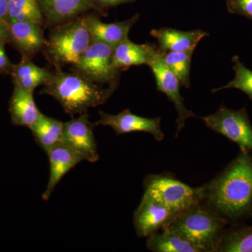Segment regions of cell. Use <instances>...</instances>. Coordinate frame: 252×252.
Returning a JSON list of instances; mask_svg holds the SVG:
<instances>
[{
	"label": "cell",
	"instance_id": "1",
	"mask_svg": "<svg viewBox=\"0 0 252 252\" xmlns=\"http://www.w3.org/2000/svg\"><path fill=\"white\" fill-rule=\"evenodd\" d=\"M201 203L228 222L252 216V155L240 152L223 172L200 187Z\"/></svg>",
	"mask_w": 252,
	"mask_h": 252
},
{
	"label": "cell",
	"instance_id": "2",
	"mask_svg": "<svg viewBox=\"0 0 252 252\" xmlns=\"http://www.w3.org/2000/svg\"><path fill=\"white\" fill-rule=\"evenodd\" d=\"M40 94H49L62 106L66 114L73 116L86 114L88 109L107 102L117 88H107L74 72L57 69L44 84Z\"/></svg>",
	"mask_w": 252,
	"mask_h": 252
},
{
	"label": "cell",
	"instance_id": "3",
	"mask_svg": "<svg viewBox=\"0 0 252 252\" xmlns=\"http://www.w3.org/2000/svg\"><path fill=\"white\" fill-rule=\"evenodd\" d=\"M228 223L200 203L181 212L163 228L180 235L200 252H215Z\"/></svg>",
	"mask_w": 252,
	"mask_h": 252
},
{
	"label": "cell",
	"instance_id": "4",
	"mask_svg": "<svg viewBox=\"0 0 252 252\" xmlns=\"http://www.w3.org/2000/svg\"><path fill=\"white\" fill-rule=\"evenodd\" d=\"M86 14L53 27L44 51L57 69L76 64L92 43Z\"/></svg>",
	"mask_w": 252,
	"mask_h": 252
},
{
	"label": "cell",
	"instance_id": "5",
	"mask_svg": "<svg viewBox=\"0 0 252 252\" xmlns=\"http://www.w3.org/2000/svg\"><path fill=\"white\" fill-rule=\"evenodd\" d=\"M144 193L177 215L201 203L200 188H193L168 174L147 176Z\"/></svg>",
	"mask_w": 252,
	"mask_h": 252
},
{
	"label": "cell",
	"instance_id": "6",
	"mask_svg": "<svg viewBox=\"0 0 252 252\" xmlns=\"http://www.w3.org/2000/svg\"><path fill=\"white\" fill-rule=\"evenodd\" d=\"M113 46L93 41L79 61L73 64L72 72L96 84L118 88L121 71L113 64Z\"/></svg>",
	"mask_w": 252,
	"mask_h": 252
},
{
	"label": "cell",
	"instance_id": "7",
	"mask_svg": "<svg viewBox=\"0 0 252 252\" xmlns=\"http://www.w3.org/2000/svg\"><path fill=\"white\" fill-rule=\"evenodd\" d=\"M200 118L207 127L238 144L240 152L252 155V126L246 109L221 105L214 114Z\"/></svg>",
	"mask_w": 252,
	"mask_h": 252
},
{
	"label": "cell",
	"instance_id": "8",
	"mask_svg": "<svg viewBox=\"0 0 252 252\" xmlns=\"http://www.w3.org/2000/svg\"><path fill=\"white\" fill-rule=\"evenodd\" d=\"M147 65L150 67L155 77L157 89L166 94L168 99L175 104L178 113L177 119V129L176 137L185 126L186 121L189 118L197 117L191 110L186 107L185 99L180 94L181 83L178 78L169 69L162 59L161 54L154 46L149 56Z\"/></svg>",
	"mask_w": 252,
	"mask_h": 252
},
{
	"label": "cell",
	"instance_id": "9",
	"mask_svg": "<svg viewBox=\"0 0 252 252\" xmlns=\"http://www.w3.org/2000/svg\"><path fill=\"white\" fill-rule=\"evenodd\" d=\"M94 124L89 121L88 114L64 123L63 144L72 149L91 162L99 159L97 144L94 134Z\"/></svg>",
	"mask_w": 252,
	"mask_h": 252
},
{
	"label": "cell",
	"instance_id": "10",
	"mask_svg": "<svg viewBox=\"0 0 252 252\" xmlns=\"http://www.w3.org/2000/svg\"><path fill=\"white\" fill-rule=\"evenodd\" d=\"M99 119L94 126H109L117 135L132 132H148L156 140L160 142L165 135L160 127V118H145L132 114L126 109L117 114H109L99 111Z\"/></svg>",
	"mask_w": 252,
	"mask_h": 252
},
{
	"label": "cell",
	"instance_id": "11",
	"mask_svg": "<svg viewBox=\"0 0 252 252\" xmlns=\"http://www.w3.org/2000/svg\"><path fill=\"white\" fill-rule=\"evenodd\" d=\"M177 214L144 194L133 215V224L140 238H148L172 221Z\"/></svg>",
	"mask_w": 252,
	"mask_h": 252
},
{
	"label": "cell",
	"instance_id": "12",
	"mask_svg": "<svg viewBox=\"0 0 252 252\" xmlns=\"http://www.w3.org/2000/svg\"><path fill=\"white\" fill-rule=\"evenodd\" d=\"M44 25L54 27L95 11L94 0H38Z\"/></svg>",
	"mask_w": 252,
	"mask_h": 252
},
{
	"label": "cell",
	"instance_id": "13",
	"mask_svg": "<svg viewBox=\"0 0 252 252\" xmlns=\"http://www.w3.org/2000/svg\"><path fill=\"white\" fill-rule=\"evenodd\" d=\"M151 35L158 41V50L160 52H185L193 51L198 43L208 33L201 30L181 31L170 28L154 29Z\"/></svg>",
	"mask_w": 252,
	"mask_h": 252
},
{
	"label": "cell",
	"instance_id": "14",
	"mask_svg": "<svg viewBox=\"0 0 252 252\" xmlns=\"http://www.w3.org/2000/svg\"><path fill=\"white\" fill-rule=\"evenodd\" d=\"M139 18L140 14H136L126 21L107 23L102 22L95 15L86 14V23L92 40L104 43L113 47L128 39L130 29Z\"/></svg>",
	"mask_w": 252,
	"mask_h": 252
},
{
	"label": "cell",
	"instance_id": "15",
	"mask_svg": "<svg viewBox=\"0 0 252 252\" xmlns=\"http://www.w3.org/2000/svg\"><path fill=\"white\" fill-rule=\"evenodd\" d=\"M9 39L23 54L31 59L45 49L47 39L44 37L41 26L31 22L9 23Z\"/></svg>",
	"mask_w": 252,
	"mask_h": 252
},
{
	"label": "cell",
	"instance_id": "16",
	"mask_svg": "<svg viewBox=\"0 0 252 252\" xmlns=\"http://www.w3.org/2000/svg\"><path fill=\"white\" fill-rule=\"evenodd\" d=\"M47 155L49 160L50 175L47 187L42 194L44 200H49L56 186L69 170L84 160L80 154L63 144L51 149Z\"/></svg>",
	"mask_w": 252,
	"mask_h": 252
},
{
	"label": "cell",
	"instance_id": "17",
	"mask_svg": "<svg viewBox=\"0 0 252 252\" xmlns=\"http://www.w3.org/2000/svg\"><path fill=\"white\" fill-rule=\"evenodd\" d=\"M155 44H138L127 39L114 47L113 64L119 70H126L132 66L148 64L149 56Z\"/></svg>",
	"mask_w": 252,
	"mask_h": 252
},
{
	"label": "cell",
	"instance_id": "18",
	"mask_svg": "<svg viewBox=\"0 0 252 252\" xmlns=\"http://www.w3.org/2000/svg\"><path fill=\"white\" fill-rule=\"evenodd\" d=\"M10 112L15 124L29 128L37 122L42 114L36 107L33 93L16 84L10 103Z\"/></svg>",
	"mask_w": 252,
	"mask_h": 252
},
{
	"label": "cell",
	"instance_id": "19",
	"mask_svg": "<svg viewBox=\"0 0 252 252\" xmlns=\"http://www.w3.org/2000/svg\"><path fill=\"white\" fill-rule=\"evenodd\" d=\"M14 84L29 92L33 93L36 87L47 82L52 75V72L46 68L39 67L26 57L14 65L11 69Z\"/></svg>",
	"mask_w": 252,
	"mask_h": 252
},
{
	"label": "cell",
	"instance_id": "20",
	"mask_svg": "<svg viewBox=\"0 0 252 252\" xmlns=\"http://www.w3.org/2000/svg\"><path fill=\"white\" fill-rule=\"evenodd\" d=\"M64 123L41 114L35 124L30 127L36 143L46 154L63 144Z\"/></svg>",
	"mask_w": 252,
	"mask_h": 252
},
{
	"label": "cell",
	"instance_id": "21",
	"mask_svg": "<svg viewBox=\"0 0 252 252\" xmlns=\"http://www.w3.org/2000/svg\"><path fill=\"white\" fill-rule=\"evenodd\" d=\"M162 233H154L147 238V248L154 252H200L180 235L162 228Z\"/></svg>",
	"mask_w": 252,
	"mask_h": 252
},
{
	"label": "cell",
	"instance_id": "22",
	"mask_svg": "<svg viewBox=\"0 0 252 252\" xmlns=\"http://www.w3.org/2000/svg\"><path fill=\"white\" fill-rule=\"evenodd\" d=\"M217 252H252V225L235 223L225 230Z\"/></svg>",
	"mask_w": 252,
	"mask_h": 252
},
{
	"label": "cell",
	"instance_id": "23",
	"mask_svg": "<svg viewBox=\"0 0 252 252\" xmlns=\"http://www.w3.org/2000/svg\"><path fill=\"white\" fill-rule=\"evenodd\" d=\"M7 22H31L44 26L38 0H8Z\"/></svg>",
	"mask_w": 252,
	"mask_h": 252
},
{
	"label": "cell",
	"instance_id": "24",
	"mask_svg": "<svg viewBox=\"0 0 252 252\" xmlns=\"http://www.w3.org/2000/svg\"><path fill=\"white\" fill-rule=\"evenodd\" d=\"M162 59L169 69L175 74L181 85L189 89L190 86V72L193 51L161 53Z\"/></svg>",
	"mask_w": 252,
	"mask_h": 252
},
{
	"label": "cell",
	"instance_id": "25",
	"mask_svg": "<svg viewBox=\"0 0 252 252\" xmlns=\"http://www.w3.org/2000/svg\"><path fill=\"white\" fill-rule=\"evenodd\" d=\"M235 78L228 84L220 88L213 89L212 92H218L224 89H237L248 94L249 98L252 99V71L245 67L243 63L240 62L238 56H233L232 59Z\"/></svg>",
	"mask_w": 252,
	"mask_h": 252
},
{
	"label": "cell",
	"instance_id": "26",
	"mask_svg": "<svg viewBox=\"0 0 252 252\" xmlns=\"http://www.w3.org/2000/svg\"><path fill=\"white\" fill-rule=\"evenodd\" d=\"M230 14L241 15L252 21V0H225Z\"/></svg>",
	"mask_w": 252,
	"mask_h": 252
},
{
	"label": "cell",
	"instance_id": "27",
	"mask_svg": "<svg viewBox=\"0 0 252 252\" xmlns=\"http://www.w3.org/2000/svg\"><path fill=\"white\" fill-rule=\"evenodd\" d=\"M135 1L136 0H94L95 11L104 16H106L107 10L110 8L116 7L119 5L130 4Z\"/></svg>",
	"mask_w": 252,
	"mask_h": 252
},
{
	"label": "cell",
	"instance_id": "28",
	"mask_svg": "<svg viewBox=\"0 0 252 252\" xmlns=\"http://www.w3.org/2000/svg\"><path fill=\"white\" fill-rule=\"evenodd\" d=\"M14 65L10 62L4 49V44L0 42V71L11 70Z\"/></svg>",
	"mask_w": 252,
	"mask_h": 252
},
{
	"label": "cell",
	"instance_id": "29",
	"mask_svg": "<svg viewBox=\"0 0 252 252\" xmlns=\"http://www.w3.org/2000/svg\"><path fill=\"white\" fill-rule=\"evenodd\" d=\"M9 39V23L0 21V42L4 44Z\"/></svg>",
	"mask_w": 252,
	"mask_h": 252
},
{
	"label": "cell",
	"instance_id": "30",
	"mask_svg": "<svg viewBox=\"0 0 252 252\" xmlns=\"http://www.w3.org/2000/svg\"><path fill=\"white\" fill-rule=\"evenodd\" d=\"M8 0H0V21L7 22Z\"/></svg>",
	"mask_w": 252,
	"mask_h": 252
}]
</instances>
